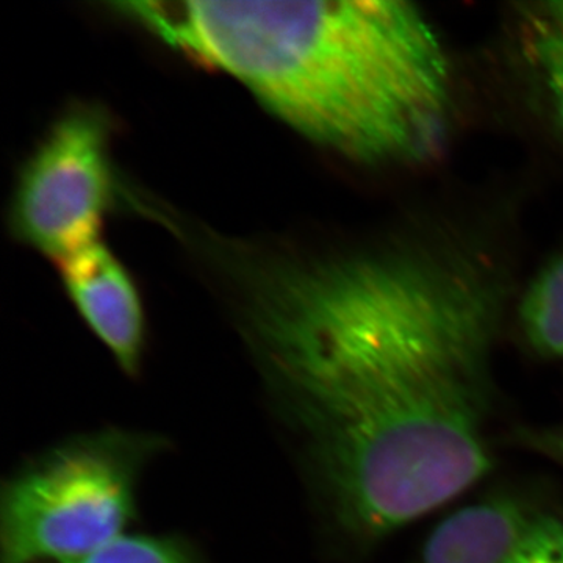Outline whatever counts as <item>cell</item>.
Wrapping results in <instances>:
<instances>
[{
  "instance_id": "cell-1",
  "label": "cell",
  "mask_w": 563,
  "mask_h": 563,
  "mask_svg": "<svg viewBox=\"0 0 563 563\" xmlns=\"http://www.w3.org/2000/svg\"><path fill=\"white\" fill-rule=\"evenodd\" d=\"M499 295L453 251L399 246L250 274L240 331L322 521L365 547L490 468Z\"/></svg>"
},
{
  "instance_id": "cell-2",
  "label": "cell",
  "mask_w": 563,
  "mask_h": 563,
  "mask_svg": "<svg viewBox=\"0 0 563 563\" xmlns=\"http://www.w3.org/2000/svg\"><path fill=\"white\" fill-rule=\"evenodd\" d=\"M111 7L174 51L235 77L274 117L351 161H422L446 133L450 63L431 22L412 3Z\"/></svg>"
},
{
  "instance_id": "cell-3",
  "label": "cell",
  "mask_w": 563,
  "mask_h": 563,
  "mask_svg": "<svg viewBox=\"0 0 563 563\" xmlns=\"http://www.w3.org/2000/svg\"><path fill=\"white\" fill-rule=\"evenodd\" d=\"M168 437L109 428L33 454L0 492V563H66L101 550L140 520V488Z\"/></svg>"
},
{
  "instance_id": "cell-4",
  "label": "cell",
  "mask_w": 563,
  "mask_h": 563,
  "mask_svg": "<svg viewBox=\"0 0 563 563\" xmlns=\"http://www.w3.org/2000/svg\"><path fill=\"white\" fill-rule=\"evenodd\" d=\"M113 122L96 103H76L55 120L22 165L10 206L14 239L57 263L101 242L117 202Z\"/></svg>"
},
{
  "instance_id": "cell-5",
  "label": "cell",
  "mask_w": 563,
  "mask_h": 563,
  "mask_svg": "<svg viewBox=\"0 0 563 563\" xmlns=\"http://www.w3.org/2000/svg\"><path fill=\"white\" fill-rule=\"evenodd\" d=\"M421 563H563V517L520 496L484 499L439 525Z\"/></svg>"
},
{
  "instance_id": "cell-6",
  "label": "cell",
  "mask_w": 563,
  "mask_h": 563,
  "mask_svg": "<svg viewBox=\"0 0 563 563\" xmlns=\"http://www.w3.org/2000/svg\"><path fill=\"white\" fill-rule=\"evenodd\" d=\"M63 287L92 335L122 373L139 379L147 351V320L139 287L102 242L58 263Z\"/></svg>"
},
{
  "instance_id": "cell-7",
  "label": "cell",
  "mask_w": 563,
  "mask_h": 563,
  "mask_svg": "<svg viewBox=\"0 0 563 563\" xmlns=\"http://www.w3.org/2000/svg\"><path fill=\"white\" fill-rule=\"evenodd\" d=\"M528 342L542 354L563 357V255L544 266L520 307Z\"/></svg>"
},
{
  "instance_id": "cell-8",
  "label": "cell",
  "mask_w": 563,
  "mask_h": 563,
  "mask_svg": "<svg viewBox=\"0 0 563 563\" xmlns=\"http://www.w3.org/2000/svg\"><path fill=\"white\" fill-rule=\"evenodd\" d=\"M66 563H207L201 548L179 532L125 533L95 551Z\"/></svg>"
},
{
  "instance_id": "cell-9",
  "label": "cell",
  "mask_w": 563,
  "mask_h": 563,
  "mask_svg": "<svg viewBox=\"0 0 563 563\" xmlns=\"http://www.w3.org/2000/svg\"><path fill=\"white\" fill-rule=\"evenodd\" d=\"M528 49L563 125V0L528 13Z\"/></svg>"
},
{
  "instance_id": "cell-10",
  "label": "cell",
  "mask_w": 563,
  "mask_h": 563,
  "mask_svg": "<svg viewBox=\"0 0 563 563\" xmlns=\"http://www.w3.org/2000/svg\"><path fill=\"white\" fill-rule=\"evenodd\" d=\"M555 442H558V444H555L554 450L558 451L559 454L563 455V437H561V439H555Z\"/></svg>"
}]
</instances>
